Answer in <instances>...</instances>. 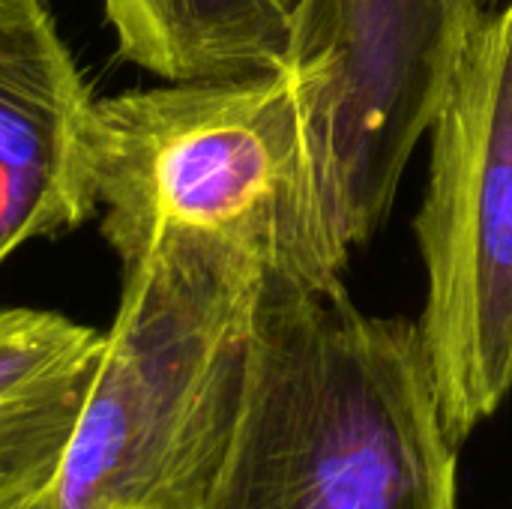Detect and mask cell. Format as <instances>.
<instances>
[{"mask_svg": "<svg viewBox=\"0 0 512 509\" xmlns=\"http://www.w3.org/2000/svg\"><path fill=\"white\" fill-rule=\"evenodd\" d=\"M201 509H456V444L417 324L360 312L342 279L264 276Z\"/></svg>", "mask_w": 512, "mask_h": 509, "instance_id": "1", "label": "cell"}, {"mask_svg": "<svg viewBox=\"0 0 512 509\" xmlns=\"http://www.w3.org/2000/svg\"><path fill=\"white\" fill-rule=\"evenodd\" d=\"M264 276L237 243L177 228L123 264L51 509L204 507L237 417Z\"/></svg>", "mask_w": 512, "mask_h": 509, "instance_id": "2", "label": "cell"}, {"mask_svg": "<svg viewBox=\"0 0 512 509\" xmlns=\"http://www.w3.org/2000/svg\"><path fill=\"white\" fill-rule=\"evenodd\" d=\"M102 234L120 264L156 234L222 237L267 276L306 285L342 279L312 174L303 117L282 72L231 81H171L93 108Z\"/></svg>", "mask_w": 512, "mask_h": 509, "instance_id": "3", "label": "cell"}, {"mask_svg": "<svg viewBox=\"0 0 512 509\" xmlns=\"http://www.w3.org/2000/svg\"><path fill=\"white\" fill-rule=\"evenodd\" d=\"M498 0H303L291 81L330 240L342 258L384 225Z\"/></svg>", "mask_w": 512, "mask_h": 509, "instance_id": "4", "label": "cell"}, {"mask_svg": "<svg viewBox=\"0 0 512 509\" xmlns=\"http://www.w3.org/2000/svg\"><path fill=\"white\" fill-rule=\"evenodd\" d=\"M429 132L417 330L459 447L512 393V3L477 33Z\"/></svg>", "mask_w": 512, "mask_h": 509, "instance_id": "5", "label": "cell"}, {"mask_svg": "<svg viewBox=\"0 0 512 509\" xmlns=\"http://www.w3.org/2000/svg\"><path fill=\"white\" fill-rule=\"evenodd\" d=\"M93 108L42 0H0V264L99 207Z\"/></svg>", "mask_w": 512, "mask_h": 509, "instance_id": "6", "label": "cell"}, {"mask_svg": "<svg viewBox=\"0 0 512 509\" xmlns=\"http://www.w3.org/2000/svg\"><path fill=\"white\" fill-rule=\"evenodd\" d=\"M105 333L42 309H0V507L54 486Z\"/></svg>", "mask_w": 512, "mask_h": 509, "instance_id": "7", "label": "cell"}, {"mask_svg": "<svg viewBox=\"0 0 512 509\" xmlns=\"http://www.w3.org/2000/svg\"><path fill=\"white\" fill-rule=\"evenodd\" d=\"M120 54L165 81L282 72L303 0H102Z\"/></svg>", "mask_w": 512, "mask_h": 509, "instance_id": "8", "label": "cell"}, {"mask_svg": "<svg viewBox=\"0 0 512 509\" xmlns=\"http://www.w3.org/2000/svg\"><path fill=\"white\" fill-rule=\"evenodd\" d=\"M0 509H51V489L27 495V498H18V501H9Z\"/></svg>", "mask_w": 512, "mask_h": 509, "instance_id": "9", "label": "cell"}]
</instances>
